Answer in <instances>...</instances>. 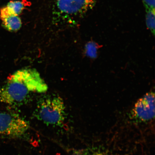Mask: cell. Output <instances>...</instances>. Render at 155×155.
I'll return each mask as SVG.
<instances>
[{
    "label": "cell",
    "mask_w": 155,
    "mask_h": 155,
    "mask_svg": "<svg viewBox=\"0 0 155 155\" xmlns=\"http://www.w3.org/2000/svg\"><path fill=\"white\" fill-rule=\"evenodd\" d=\"M155 116V95L151 92L139 100L129 114L130 119L135 123H146Z\"/></svg>",
    "instance_id": "4"
},
{
    "label": "cell",
    "mask_w": 155,
    "mask_h": 155,
    "mask_svg": "<svg viewBox=\"0 0 155 155\" xmlns=\"http://www.w3.org/2000/svg\"><path fill=\"white\" fill-rule=\"evenodd\" d=\"M30 128L28 122L18 114L0 112V135L18 138L26 135Z\"/></svg>",
    "instance_id": "3"
},
{
    "label": "cell",
    "mask_w": 155,
    "mask_h": 155,
    "mask_svg": "<svg viewBox=\"0 0 155 155\" xmlns=\"http://www.w3.org/2000/svg\"><path fill=\"white\" fill-rule=\"evenodd\" d=\"M24 3L20 1H11L6 7L12 14L18 15L24 9Z\"/></svg>",
    "instance_id": "8"
},
{
    "label": "cell",
    "mask_w": 155,
    "mask_h": 155,
    "mask_svg": "<svg viewBox=\"0 0 155 155\" xmlns=\"http://www.w3.org/2000/svg\"><path fill=\"white\" fill-rule=\"evenodd\" d=\"M98 46L95 42L90 41L86 44L85 47V52L88 57L94 58L97 57Z\"/></svg>",
    "instance_id": "10"
},
{
    "label": "cell",
    "mask_w": 155,
    "mask_h": 155,
    "mask_svg": "<svg viewBox=\"0 0 155 155\" xmlns=\"http://www.w3.org/2000/svg\"><path fill=\"white\" fill-rule=\"evenodd\" d=\"M146 9V21L147 28L152 34H155V8L145 7Z\"/></svg>",
    "instance_id": "9"
},
{
    "label": "cell",
    "mask_w": 155,
    "mask_h": 155,
    "mask_svg": "<svg viewBox=\"0 0 155 155\" xmlns=\"http://www.w3.org/2000/svg\"><path fill=\"white\" fill-rule=\"evenodd\" d=\"M72 155H115L109 151L97 147H91L75 150Z\"/></svg>",
    "instance_id": "7"
},
{
    "label": "cell",
    "mask_w": 155,
    "mask_h": 155,
    "mask_svg": "<svg viewBox=\"0 0 155 155\" xmlns=\"http://www.w3.org/2000/svg\"><path fill=\"white\" fill-rule=\"evenodd\" d=\"M144 7L155 8V0H142Z\"/></svg>",
    "instance_id": "11"
},
{
    "label": "cell",
    "mask_w": 155,
    "mask_h": 155,
    "mask_svg": "<svg viewBox=\"0 0 155 155\" xmlns=\"http://www.w3.org/2000/svg\"><path fill=\"white\" fill-rule=\"evenodd\" d=\"M46 83L36 70H19L0 86V101L12 106L22 105L32 95L47 91Z\"/></svg>",
    "instance_id": "1"
},
{
    "label": "cell",
    "mask_w": 155,
    "mask_h": 155,
    "mask_svg": "<svg viewBox=\"0 0 155 155\" xmlns=\"http://www.w3.org/2000/svg\"><path fill=\"white\" fill-rule=\"evenodd\" d=\"M0 18L4 28L9 31H16L20 28L22 25L21 19L18 15L11 14L6 7L0 10Z\"/></svg>",
    "instance_id": "6"
},
{
    "label": "cell",
    "mask_w": 155,
    "mask_h": 155,
    "mask_svg": "<svg viewBox=\"0 0 155 155\" xmlns=\"http://www.w3.org/2000/svg\"><path fill=\"white\" fill-rule=\"evenodd\" d=\"M97 0H57V6L63 14L81 16L92 8Z\"/></svg>",
    "instance_id": "5"
},
{
    "label": "cell",
    "mask_w": 155,
    "mask_h": 155,
    "mask_svg": "<svg viewBox=\"0 0 155 155\" xmlns=\"http://www.w3.org/2000/svg\"><path fill=\"white\" fill-rule=\"evenodd\" d=\"M34 116L46 125L62 127L66 119L63 99L54 95L44 97L38 102Z\"/></svg>",
    "instance_id": "2"
}]
</instances>
